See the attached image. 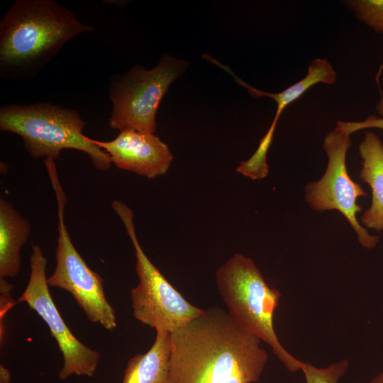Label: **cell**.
<instances>
[{
  "label": "cell",
  "mask_w": 383,
  "mask_h": 383,
  "mask_svg": "<svg viewBox=\"0 0 383 383\" xmlns=\"http://www.w3.org/2000/svg\"><path fill=\"white\" fill-rule=\"evenodd\" d=\"M186 62L164 55L152 69L135 65L125 73L112 76L109 99L113 108L109 124L113 129H132L154 134L156 113L172 82Z\"/></svg>",
  "instance_id": "52a82bcc"
},
{
  "label": "cell",
  "mask_w": 383,
  "mask_h": 383,
  "mask_svg": "<svg viewBox=\"0 0 383 383\" xmlns=\"http://www.w3.org/2000/svg\"><path fill=\"white\" fill-rule=\"evenodd\" d=\"M47 262L40 246L33 245L30 277L18 301L26 302L40 316L57 341L63 357L59 377L64 380L73 374L93 377L101 354L80 342L63 321L50 293L46 277Z\"/></svg>",
  "instance_id": "9c48e42d"
},
{
  "label": "cell",
  "mask_w": 383,
  "mask_h": 383,
  "mask_svg": "<svg viewBox=\"0 0 383 383\" xmlns=\"http://www.w3.org/2000/svg\"><path fill=\"white\" fill-rule=\"evenodd\" d=\"M84 126L77 110L49 102L7 104L0 109L1 131L20 135L32 157L55 160L62 150L74 149L87 154L96 169H109L110 156L83 134Z\"/></svg>",
  "instance_id": "3957f363"
},
{
  "label": "cell",
  "mask_w": 383,
  "mask_h": 383,
  "mask_svg": "<svg viewBox=\"0 0 383 383\" xmlns=\"http://www.w3.org/2000/svg\"><path fill=\"white\" fill-rule=\"evenodd\" d=\"M111 207L123 223L135 249L139 282L131 291L134 318L155 331L172 333L201 316L204 310L184 299L143 250L136 236L133 211L118 200L112 201Z\"/></svg>",
  "instance_id": "5b68a950"
},
{
  "label": "cell",
  "mask_w": 383,
  "mask_h": 383,
  "mask_svg": "<svg viewBox=\"0 0 383 383\" xmlns=\"http://www.w3.org/2000/svg\"><path fill=\"white\" fill-rule=\"evenodd\" d=\"M204 58L230 74L238 84L243 86L249 91L252 97L257 99L267 96L276 101L277 111L274 120L267 133L261 139L263 143L268 145H271L278 119L287 106L299 98L314 84L318 83L332 84L336 80V72L331 64L326 59L317 58L310 63L308 67L307 74L302 79L281 92L269 93L257 89L247 84L236 76L230 67L221 64L210 55H207Z\"/></svg>",
  "instance_id": "8fae6325"
},
{
  "label": "cell",
  "mask_w": 383,
  "mask_h": 383,
  "mask_svg": "<svg viewBox=\"0 0 383 383\" xmlns=\"http://www.w3.org/2000/svg\"><path fill=\"white\" fill-rule=\"evenodd\" d=\"M348 366L346 359L322 368L316 367L309 362H300V370L304 373L306 383H338L345 374Z\"/></svg>",
  "instance_id": "9a60e30c"
},
{
  "label": "cell",
  "mask_w": 383,
  "mask_h": 383,
  "mask_svg": "<svg viewBox=\"0 0 383 383\" xmlns=\"http://www.w3.org/2000/svg\"><path fill=\"white\" fill-rule=\"evenodd\" d=\"M45 165L55 192L57 204L56 267L48 277L50 287L70 293L87 318L113 331L117 326L114 309L108 301L100 274L93 271L74 248L65 221L67 197L61 186L54 160Z\"/></svg>",
  "instance_id": "8992f818"
},
{
  "label": "cell",
  "mask_w": 383,
  "mask_h": 383,
  "mask_svg": "<svg viewBox=\"0 0 383 383\" xmlns=\"http://www.w3.org/2000/svg\"><path fill=\"white\" fill-rule=\"evenodd\" d=\"M91 141L109 154L118 168L150 179L165 174L173 160L167 144L155 134L126 129L111 141Z\"/></svg>",
  "instance_id": "30bf717a"
},
{
  "label": "cell",
  "mask_w": 383,
  "mask_h": 383,
  "mask_svg": "<svg viewBox=\"0 0 383 383\" xmlns=\"http://www.w3.org/2000/svg\"><path fill=\"white\" fill-rule=\"evenodd\" d=\"M369 383H383V371L378 374Z\"/></svg>",
  "instance_id": "d6986e66"
},
{
  "label": "cell",
  "mask_w": 383,
  "mask_h": 383,
  "mask_svg": "<svg viewBox=\"0 0 383 383\" xmlns=\"http://www.w3.org/2000/svg\"><path fill=\"white\" fill-rule=\"evenodd\" d=\"M31 230L29 221L8 201L0 199V277H15L18 274L21 250Z\"/></svg>",
  "instance_id": "4fadbf2b"
},
{
  "label": "cell",
  "mask_w": 383,
  "mask_h": 383,
  "mask_svg": "<svg viewBox=\"0 0 383 383\" xmlns=\"http://www.w3.org/2000/svg\"><path fill=\"white\" fill-rule=\"evenodd\" d=\"M11 374L10 371L3 365H0V383H10Z\"/></svg>",
  "instance_id": "ac0fdd59"
},
{
  "label": "cell",
  "mask_w": 383,
  "mask_h": 383,
  "mask_svg": "<svg viewBox=\"0 0 383 383\" xmlns=\"http://www.w3.org/2000/svg\"><path fill=\"white\" fill-rule=\"evenodd\" d=\"M170 356L171 333L157 330L151 348L128 362L122 383H170Z\"/></svg>",
  "instance_id": "5bb4252c"
},
{
  "label": "cell",
  "mask_w": 383,
  "mask_h": 383,
  "mask_svg": "<svg viewBox=\"0 0 383 383\" xmlns=\"http://www.w3.org/2000/svg\"><path fill=\"white\" fill-rule=\"evenodd\" d=\"M362 159L360 177L367 183L372 189V205L367 210L361 221L369 228L377 231L383 230V143L371 131L365 135L359 145Z\"/></svg>",
  "instance_id": "7c38bea8"
},
{
  "label": "cell",
  "mask_w": 383,
  "mask_h": 383,
  "mask_svg": "<svg viewBox=\"0 0 383 383\" xmlns=\"http://www.w3.org/2000/svg\"><path fill=\"white\" fill-rule=\"evenodd\" d=\"M93 29L55 1H15L0 21L1 77L33 78L67 42Z\"/></svg>",
  "instance_id": "7a4b0ae2"
},
{
  "label": "cell",
  "mask_w": 383,
  "mask_h": 383,
  "mask_svg": "<svg viewBox=\"0 0 383 383\" xmlns=\"http://www.w3.org/2000/svg\"><path fill=\"white\" fill-rule=\"evenodd\" d=\"M350 145V135L337 127L326 135L323 146L328 158V167L319 181L306 185V199L318 211L336 209L341 212L354 228L360 244L371 249L377 244L379 237L370 235L356 218L361 211L357 199L367 194L348 175L345 162Z\"/></svg>",
  "instance_id": "ba28073f"
},
{
  "label": "cell",
  "mask_w": 383,
  "mask_h": 383,
  "mask_svg": "<svg viewBox=\"0 0 383 383\" xmlns=\"http://www.w3.org/2000/svg\"><path fill=\"white\" fill-rule=\"evenodd\" d=\"M216 279L231 317L267 343L289 371L300 370L301 360L283 347L274 331V312L281 293L267 284L255 262L236 253L217 270Z\"/></svg>",
  "instance_id": "277c9868"
},
{
  "label": "cell",
  "mask_w": 383,
  "mask_h": 383,
  "mask_svg": "<svg viewBox=\"0 0 383 383\" xmlns=\"http://www.w3.org/2000/svg\"><path fill=\"white\" fill-rule=\"evenodd\" d=\"M261 340L213 307L171 333L170 383H252L267 361Z\"/></svg>",
  "instance_id": "6da1fadb"
},
{
  "label": "cell",
  "mask_w": 383,
  "mask_h": 383,
  "mask_svg": "<svg viewBox=\"0 0 383 383\" xmlns=\"http://www.w3.org/2000/svg\"><path fill=\"white\" fill-rule=\"evenodd\" d=\"M357 17L374 31L383 33V0L348 1Z\"/></svg>",
  "instance_id": "2e32d148"
},
{
  "label": "cell",
  "mask_w": 383,
  "mask_h": 383,
  "mask_svg": "<svg viewBox=\"0 0 383 383\" xmlns=\"http://www.w3.org/2000/svg\"><path fill=\"white\" fill-rule=\"evenodd\" d=\"M376 108L379 117L370 116L362 121L344 122L338 121L337 128L349 135L365 128H376L383 130V96H381Z\"/></svg>",
  "instance_id": "e0dca14e"
}]
</instances>
